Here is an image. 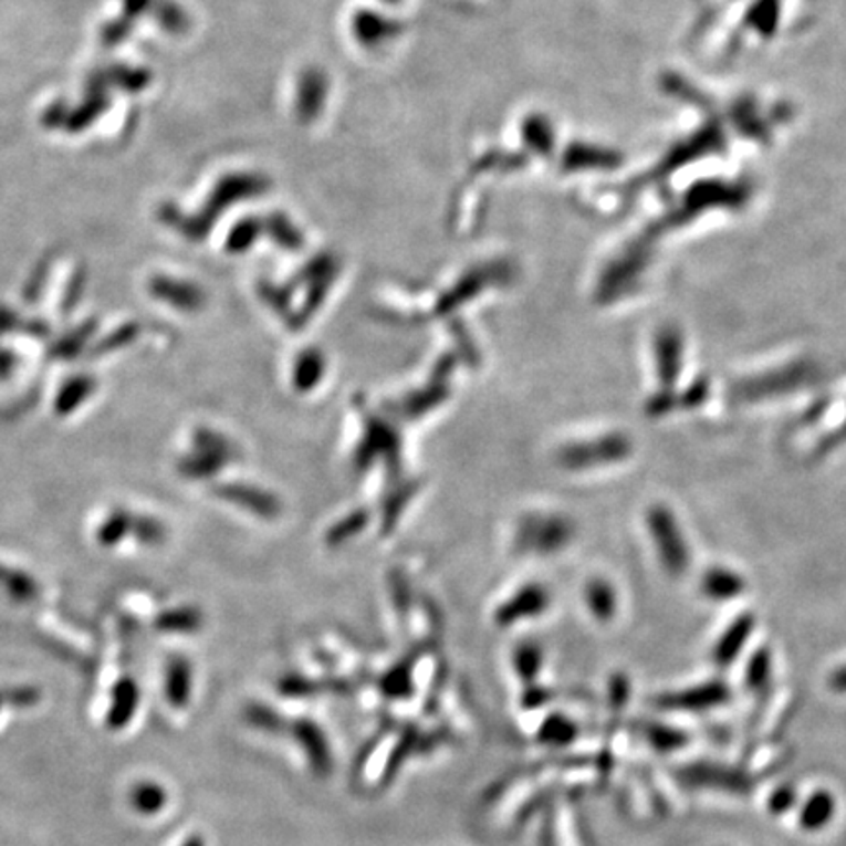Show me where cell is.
<instances>
[{"label": "cell", "instance_id": "cell-1", "mask_svg": "<svg viewBox=\"0 0 846 846\" xmlns=\"http://www.w3.org/2000/svg\"><path fill=\"white\" fill-rule=\"evenodd\" d=\"M269 180L257 173H230L218 180L215 190L206 200V206L197 216H187L180 212L175 205H163L159 208V220L169 228L179 230L187 240H205L206 233L212 230L216 218L222 216L228 208L246 200V198L259 197L265 192Z\"/></svg>", "mask_w": 846, "mask_h": 846}, {"label": "cell", "instance_id": "cell-2", "mask_svg": "<svg viewBox=\"0 0 846 846\" xmlns=\"http://www.w3.org/2000/svg\"><path fill=\"white\" fill-rule=\"evenodd\" d=\"M817 378V367L810 361H795L784 367L772 368L752 378L739 380L733 388V396L739 403H761L766 398H776L792 394L804 386L812 385Z\"/></svg>", "mask_w": 846, "mask_h": 846}, {"label": "cell", "instance_id": "cell-3", "mask_svg": "<svg viewBox=\"0 0 846 846\" xmlns=\"http://www.w3.org/2000/svg\"><path fill=\"white\" fill-rule=\"evenodd\" d=\"M680 786L688 790H710L729 795H749L756 787L751 772L721 762H688L675 772Z\"/></svg>", "mask_w": 846, "mask_h": 846}, {"label": "cell", "instance_id": "cell-4", "mask_svg": "<svg viewBox=\"0 0 846 846\" xmlns=\"http://www.w3.org/2000/svg\"><path fill=\"white\" fill-rule=\"evenodd\" d=\"M649 531L650 537L655 541L658 556H660V563L668 573L675 574V576L686 573L688 564H690V551L686 545L682 530L676 522L675 513L665 505L650 508Z\"/></svg>", "mask_w": 846, "mask_h": 846}, {"label": "cell", "instance_id": "cell-5", "mask_svg": "<svg viewBox=\"0 0 846 846\" xmlns=\"http://www.w3.org/2000/svg\"><path fill=\"white\" fill-rule=\"evenodd\" d=\"M733 698L731 686L725 680H708L701 685L682 688L676 692H665L652 700V706L660 711L678 713H706L718 710Z\"/></svg>", "mask_w": 846, "mask_h": 846}, {"label": "cell", "instance_id": "cell-6", "mask_svg": "<svg viewBox=\"0 0 846 846\" xmlns=\"http://www.w3.org/2000/svg\"><path fill=\"white\" fill-rule=\"evenodd\" d=\"M633 445L624 434H609L588 443H576L564 447L558 459L568 469H588L594 464L624 461L631 453Z\"/></svg>", "mask_w": 846, "mask_h": 846}, {"label": "cell", "instance_id": "cell-7", "mask_svg": "<svg viewBox=\"0 0 846 846\" xmlns=\"http://www.w3.org/2000/svg\"><path fill=\"white\" fill-rule=\"evenodd\" d=\"M195 445H197V453L180 462V472L190 479L212 477L233 457L231 445L222 436H218L210 429L197 431Z\"/></svg>", "mask_w": 846, "mask_h": 846}, {"label": "cell", "instance_id": "cell-8", "mask_svg": "<svg viewBox=\"0 0 846 846\" xmlns=\"http://www.w3.org/2000/svg\"><path fill=\"white\" fill-rule=\"evenodd\" d=\"M573 537V525L568 520L551 515V518H530L522 523L518 533V545L525 551L537 553H555L564 547Z\"/></svg>", "mask_w": 846, "mask_h": 846}, {"label": "cell", "instance_id": "cell-9", "mask_svg": "<svg viewBox=\"0 0 846 846\" xmlns=\"http://www.w3.org/2000/svg\"><path fill=\"white\" fill-rule=\"evenodd\" d=\"M685 361V340L675 325H665L655 337V363H657L660 390L672 393L682 373Z\"/></svg>", "mask_w": 846, "mask_h": 846}, {"label": "cell", "instance_id": "cell-10", "mask_svg": "<svg viewBox=\"0 0 846 846\" xmlns=\"http://www.w3.org/2000/svg\"><path fill=\"white\" fill-rule=\"evenodd\" d=\"M327 88H330V83H327L324 71L310 67L300 73L299 83H296V98H294V108H296L300 121H316L324 111Z\"/></svg>", "mask_w": 846, "mask_h": 846}, {"label": "cell", "instance_id": "cell-11", "mask_svg": "<svg viewBox=\"0 0 846 846\" xmlns=\"http://www.w3.org/2000/svg\"><path fill=\"white\" fill-rule=\"evenodd\" d=\"M754 627H756V617L752 614H741L727 625L725 631L719 635L718 641L711 649L713 665L718 668L731 667L737 658L741 657V652L754 633Z\"/></svg>", "mask_w": 846, "mask_h": 846}, {"label": "cell", "instance_id": "cell-12", "mask_svg": "<svg viewBox=\"0 0 846 846\" xmlns=\"http://www.w3.org/2000/svg\"><path fill=\"white\" fill-rule=\"evenodd\" d=\"M351 30L363 48H378L400 34L403 27L376 10L363 9L353 14Z\"/></svg>", "mask_w": 846, "mask_h": 846}, {"label": "cell", "instance_id": "cell-13", "mask_svg": "<svg viewBox=\"0 0 846 846\" xmlns=\"http://www.w3.org/2000/svg\"><path fill=\"white\" fill-rule=\"evenodd\" d=\"M292 735L296 743L306 752L312 770L317 776H327L332 772V751L325 739L324 731L310 719H299L292 725Z\"/></svg>", "mask_w": 846, "mask_h": 846}, {"label": "cell", "instance_id": "cell-14", "mask_svg": "<svg viewBox=\"0 0 846 846\" xmlns=\"http://www.w3.org/2000/svg\"><path fill=\"white\" fill-rule=\"evenodd\" d=\"M837 795L831 790L819 787L805 797L797 810V825L805 833H821L827 829L837 817Z\"/></svg>", "mask_w": 846, "mask_h": 846}, {"label": "cell", "instance_id": "cell-15", "mask_svg": "<svg viewBox=\"0 0 846 846\" xmlns=\"http://www.w3.org/2000/svg\"><path fill=\"white\" fill-rule=\"evenodd\" d=\"M547 606L549 596L545 588L539 584H530L498 609L497 622L500 625H512L520 619H525V617L543 614Z\"/></svg>", "mask_w": 846, "mask_h": 846}, {"label": "cell", "instance_id": "cell-16", "mask_svg": "<svg viewBox=\"0 0 846 846\" xmlns=\"http://www.w3.org/2000/svg\"><path fill=\"white\" fill-rule=\"evenodd\" d=\"M149 291L155 299L163 300L171 304L175 309L198 310L205 304V294L198 289L197 284L190 282L177 281L171 276H154L149 281Z\"/></svg>", "mask_w": 846, "mask_h": 846}, {"label": "cell", "instance_id": "cell-17", "mask_svg": "<svg viewBox=\"0 0 846 846\" xmlns=\"http://www.w3.org/2000/svg\"><path fill=\"white\" fill-rule=\"evenodd\" d=\"M700 588L706 598L713 602H731L746 591V582L741 574L729 571L725 566H711L710 571H706L701 576Z\"/></svg>", "mask_w": 846, "mask_h": 846}, {"label": "cell", "instance_id": "cell-18", "mask_svg": "<svg viewBox=\"0 0 846 846\" xmlns=\"http://www.w3.org/2000/svg\"><path fill=\"white\" fill-rule=\"evenodd\" d=\"M190 693H192V667L188 658L175 655L169 658L165 668V696L171 703V708L182 710L190 701Z\"/></svg>", "mask_w": 846, "mask_h": 846}, {"label": "cell", "instance_id": "cell-19", "mask_svg": "<svg viewBox=\"0 0 846 846\" xmlns=\"http://www.w3.org/2000/svg\"><path fill=\"white\" fill-rule=\"evenodd\" d=\"M218 494L230 500L231 504L241 505L249 512L263 515V518H273L281 512V505L276 502V498L271 497L269 492H263V490H257V488L243 487V484H226V487L218 488Z\"/></svg>", "mask_w": 846, "mask_h": 846}, {"label": "cell", "instance_id": "cell-20", "mask_svg": "<svg viewBox=\"0 0 846 846\" xmlns=\"http://www.w3.org/2000/svg\"><path fill=\"white\" fill-rule=\"evenodd\" d=\"M137 703H139V688L132 678H124L112 690L111 710L106 716L108 729L118 731L122 727L128 725L129 719L136 713Z\"/></svg>", "mask_w": 846, "mask_h": 846}, {"label": "cell", "instance_id": "cell-21", "mask_svg": "<svg viewBox=\"0 0 846 846\" xmlns=\"http://www.w3.org/2000/svg\"><path fill=\"white\" fill-rule=\"evenodd\" d=\"M111 108V94L108 91H98V93H85V101L79 104L77 108L69 112L67 122H65V132L69 134H79L91 128L94 122L103 118L106 111Z\"/></svg>", "mask_w": 846, "mask_h": 846}, {"label": "cell", "instance_id": "cell-22", "mask_svg": "<svg viewBox=\"0 0 846 846\" xmlns=\"http://www.w3.org/2000/svg\"><path fill=\"white\" fill-rule=\"evenodd\" d=\"M772 675H774L772 650L769 647L754 650L744 667L743 682L746 692L756 693V696L769 692Z\"/></svg>", "mask_w": 846, "mask_h": 846}, {"label": "cell", "instance_id": "cell-23", "mask_svg": "<svg viewBox=\"0 0 846 846\" xmlns=\"http://www.w3.org/2000/svg\"><path fill=\"white\" fill-rule=\"evenodd\" d=\"M586 604L591 607L592 616L598 622H609L616 617L617 592L607 581H592L586 586Z\"/></svg>", "mask_w": 846, "mask_h": 846}, {"label": "cell", "instance_id": "cell-24", "mask_svg": "<svg viewBox=\"0 0 846 846\" xmlns=\"http://www.w3.org/2000/svg\"><path fill=\"white\" fill-rule=\"evenodd\" d=\"M523 142L525 146L533 149L535 154L547 155L555 147V132L551 122L541 116V114H531L523 121L522 128Z\"/></svg>", "mask_w": 846, "mask_h": 846}, {"label": "cell", "instance_id": "cell-25", "mask_svg": "<svg viewBox=\"0 0 846 846\" xmlns=\"http://www.w3.org/2000/svg\"><path fill=\"white\" fill-rule=\"evenodd\" d=\"M643 737L647 739V743L657 752L668 754V752L680 751L685 749L690 737L685 733L682 729H676V727L662 725V723H645L643 725Z\"/></svg>", "mask_w": 846, "mask_h": 846}, {"label": "cell", "instance_id": "cell-26", "mask_svg": "<svg viewBox=\"0 0 846 846\" xmlns=\"http://www.w3.org/2000/svg\"><path fill=\"white\" fill-rule=\"evenodd\" d=\"M108 86H116L126 93H142L147 86L152 85V73L144 67H129L114 63L111 67H104Z\"/></svg>", "mask_w": 846, "mask_h": 846}, {"label": "cell", "instance_id": "cell-27", "mask_svg": "<svg viewBox=\"0 0 846 846\" xmlns=\"http://www.w3.org/2000/svg\"><path fill=\"white\" fill-rule=\"evenodd\" d=\"M155 22L171 35H185L190 30V17L187 10L180 7L175 0H155L152 9Z\"/></svg>", "mask_w": 846, "mask_h": 846}, {"label": "cell", "instance_id": "cell-28", "mask_svg": "<svg viewBox=\"0 0 846 846\" xmlns=\"http://www.w3.org/2000/svg\"><path fill=\"white\" fill-rule=\"evenodd\" d=\"M129 804L142 815H155L167 804V792L155 782H139L129 792Z\"/></svg>", "mask_w": 846, "mask_h": 846}, {"label": "cell", "instance_id": "cell-29", "mask_svg": "<svg viewBox=\"0 0 846 846\" xmlns=\"http://www.w3.org/2000/svg\"><path fill=\"white\" fill-rule=\"evenodd\" d=\"M94 388H96V383L91 376H77V378L69 380L67 385L61 388L60 396L55 400V411L60 416H67L71 411L77 410L79 406L93 394Z\"/></svg>", "mask_w": 846, "mask_h": 846}, {"label": "cell", "instance_id": "cell-30", "mask_svg": "<svg viewBox=\"0 0 846 846\" xmlns=\"http://www.w3.org/2000/svg\"><path fill=\"white\" fill-rule=\"evenodd\" d=\"M205 617L195 607H177L157 617V629L163 633H195L202 627Z\"/></svg>", "mask_w": 846, "mask_h": 846}, {"label": "cell", "instance_id": "cell-31", "mask_svg": "<svg viewBox=\"0 0 846 846\" xmlns=\"http://www.w3.org/2000/svg\"><path fill=\"white\" fill-rule=\"evenodd\" d=\"M543 665V650L537 643L525 641L513 650V668L525 685L535 682Z\"/></svg>", "mask_w": 846, "mask_h": 846}, {"label": "cell", "instance_id": "cell-32", "mask_svg": "<svg viewBox=\"0 0 846 846\" xmlns=\"http://www.w3.org/2000/svg\"><path fill=\"white\" fill-rule=\"evenodd\" d=\"M0 586L18 602H32L38 598V592H40L34 578L2 564H0Z\"/></svg>", "mask_w": 846, "mask_h": 846}, {"label": "cell", "instance_id": "cell-33", "mask_svg": "<svg viewBox=\"0 0 846 846\" xmlns=\"http://www.w3.org/2000/svg\"><path fill=\"white\" fill-rule=\"evenodd\" d=\"M578 737V727L564 716H551L539 729V741L553 746H566Z\"/></svg>", "mask_w": 846, "mask_h": 846}, {"label": "cell", "instance_id": "cell-34", "mask_svg": "<svg viewBox=\"0 0 846 846\" xmlns=\"http://www.w3.org/2000/svg\"><path fill=\"white\" fill-rule=\"evenodd\" d=\"M324 375V357L320 351H306L300 355L299 363L294 367V385L300 390H309L320 383Z\"/></svg>", "mask_w": 846, "mask_h": 846}, {"label": "cell", "instance_id": "cell-35", "mask_svg": "<svg viewBox=\"0 0 846 846\" xmlns=\"http://www.w3.org/2000/svg\"><path fill=\"white\" fill-rule=\"evenodd\" d=\"M263 228H265V226L259 222L257 218H246V220H241L238 226L231 228L226 248H228L230 253H243L246 249L251 248V246L255 243L257 238L261 236Z\"/></svg>", "mask_w": 846, "mask_h": 846}, {"label": "cell", "instance_id": "cell-36", "mask_svg": "<svg viewBox=\"0 0 846 846\" xmlns=\"http://www.w3.org/2000/svg\"><path fill=\"white\" fill-rule=\"evenodd\" d=\"M134 528V520L128 512L124 510H116L108 515V520L101 525L98 530V543L112 547L116 543H121L122 539L128 535V531Z\"/></svg>", "mask_w": 846, "mask_h": 846}, {"label": "cell", "instance_id": "cell-37", "mask_svg": "<svg viewBox=\"0 0 846 846\" xmlns=\"http://www.w3.org/2000/svg\"><path fill=\"white\" fill-rule=\"evenodd\" d=\"M243 716H246L249 725L257 727L267 733H281L282 729L286 727L284 719L263 703H249L248 708L243 710Z\"/></svg>", "mask_w": 846, "mask_h": 846}, {"label": "cell", "instance_id": "cell-38", "mask_svg": "<svg viewBox=\"0 0 846 846\" xmlns=\"http://www.w3.org/2000/svg\"><path fill=\"white\" fill-rule=\"evenodd\" d=\"M609 163H612L609 155L591 146L568 147L563 159L566 169H584V167H594V165L598 167V165H609Z\"/></svg>", "mask_w": 846, "mask_h": 846}, {"label": "cell", "instance_id": "cell-39", "mask_svg": "<svg viewBox=\"0 0 846 846\" xmlns=\"http://www.w3.org/2000/svg\"><path fill=\"white\" fill-rule=\"evenodd\" d=\"M418 729H416V727H410V729L404 733L403 739L398 741L396 749H394L393 754H390V759H388V764H386L385 770V779H383L385 784L396 776V772L400 770V766L406 762V759L410 756L411 751H416V743H418Z\"/></svg>", "mask_w": 846, "mask_h": 846}, {"label": "cell", "instance_id": "cell-40", "mask_svg": "<svg viewBox=\"0 0 846 846\" xmlns=\"http://www.w3.org/2000/svg\"><path fill=\"white\" fill-rule=\"evenodd\" d=\"M265 228L271 233V238L282 248L296 249L302 246V233L289 222L286 216H271L267 220Z\"/></svg>", "mask_w": 846, "mask_h": 846}, {"label": "cell", "instance_id": "cell-41", "mask_svg": "<svg viewBox=\"0 0 846 846\" xmlns=\"http://www.w3.org/2000/svg\"><path fill=\"white\" fill-rule=\"evenodd\" d=\"M380 688H383V693H386L388 698H394V700L406 698L411 690L410 665H408V662H403V665H398L394 670H390V672L383 678Z\"/></svg>", "mask_w": 846, "mask_h": 846}, {"label": "cell", "instance_id": "cell-42", "mask_svg": "<svg viewBox=\"0 0 846 846\" xmlns=\"http://www.w3.org/2000/svg\"><path fill=\"white\" fill-rule=\"evenodd\" d=\"M800 804V792L794 784H780L779 787L772 790V794L766 800V810H769L774 817H782L787 812H792L795 805Z\"/></svg>", "mask_w": 846, "mask_h": 846}, {"label": "cell", "instance_id": "cell-43", "mask_svg": "<svg viewBox=\"0 0 846 846\" xmlns=\"http://www.w3.org/2000/svg\"><path fill=\"white\" fill-rule=\"evenodd\" d=\"M134 22H136V20L124 17V14L114 18L111 22H106L103 30H101V42H103L104 48L111 50V48H116V45H121L122 42H126L129 34H132V30H134Z\"/></svg>", "mask_w": 846, "mask_h": 846}, {"label": "cell", "instance_id": "cell-44", "mask_svg": "<svg viewBox=\"0 0 846 846\" xmlns=\"http://www.w3.org/2000/svg\"><path fill=\"white\" fill-rule=\"evenodd\" d=\"M487 279L488 269L487 271H474V273H470L469 276H464L461 284L447 296V306H459L462 300H467L469 296H472V294H477V292L482 289V284H484Z\"/></svg>", "mask_w": 846, "mask_h": 846}, {"label": "cell", "instance_id": "cell-45", "mask_svg": "<svg viewBox=\"0 0 846 846\" xmlns=\"http://www.w3.org/2000/svg\"><path fill=\"white\" fill-rule=\"evenodd\" d=\"M2 692V700L4 706L10 708H18V710H27L32 708L38 701L42 700V692L38 688L32 686H20V688H9V690H0Z\"/></svg>", "mask_w": 846, "mask_h": 846}, {"label": "cell", "instance_id": "cell-46", "mask_svg": "<svg viewBox=\"0 0 846 846\" xmlns=\"http://www.w3.org/2000/svg\"><path fill=\"white\" fill-rule=\"evenodd\" d=\"M631 698V680L624 672H617L609 680V708L622 711Z\"/></svg>", "mask_w": 846, "mask_h": 846}, {"label": "cell", "instance_id": "cell-47", "mask_svg": "<svg viewBox=\"0 0 846 846\" xmlns=\"http://www.w3.org/2000/svg\"><path fill=\"white\" fill-rule=\"evenodd\" d=\"M710 396V380L708 378H696L692 386H688L685 393L680 394V398H676V404H680L682 408H696L700 404L706 403Z\"/></svg>", "mask_w": 846, "mask_h": 846}, {"label": "cell", "instance_id": "cell-48", "mask_svg": "<svg viewBox=\"0 0 846 846\" xmlns=\"http://www.w3.org/2000/svg\"><path fill=\"white\" fill-rule=\"evenodd\" d=\"M132 531L136 533V537L139 539L142 543H147V545L161 543L163 539H165V528H163L161 523L157 522V520H152V518L134 520V528H132Z\"/></svg>", "mask_w": 846, "mask_h": 846}, {"label": "cell", "instance_id": "cell-49", "mask_svg": "<svg viewBox=\"0 0 846 846\" xmlns=\"http://www.w3.org/2000/svg\"><path fill=\"white\" fill-rule=\"evenodd\" d=\"M91 332H93V324H86L85 327L77 330L75 334L67 335L65 340H61V342L55 345V351H53V353H55L58 357H73L77 351L83 349V345H85L86 340H88Z\"/></svg>", "mask_w": 846, "mask_h": 846}, {"label": "cell", "instance_id": "cell-50", "mask_svg": "<svg viewBox=\"0 0 846 846\" xmlns=\"http://www.w3.org/2000/svg\"><path fill=\"white\" fill-rule=\"evenodd\" d=\"M69 112H71V108H69L65 101H55V103L50 104V106H48V108H45L42 114L43 128H65V122H67Z\"/></svg>", "mask_w": 846, "mask_h": 846}, {"label": "cell", "instance_id": "cell-51", "mask_svg": "<svg viewBox=\"0 0 846 846\" xmlns=\"http://www.w3.org/2000/svg\"><path fill=\"white\" fill-rule=\"evenodd\" d=\"M314 688L316 686L312 685L306 678H302V676H284L281 682H279V692L284 693V696H292V698L310 696V693L316 692Z\"/></svg>", "mask_w": 846, "mask_h": 846}, {"label": "cell", "instance_id": "cell-52", "mask_svg": "<svg viewBox=\"0 0 846 846\" xmlns=\"http://www.w3.org/2000/svg\"><path fill=\"white\" fill-rule=\"evenodd\" d=\"M136 325H124L118 332H114V334L108 335L106 340H103L101 347H96L94 353H96V355H104V353H108V351H116L118 347H122V345L132 342V340L136 337Z\"/></svg>", "mask_w": 846, "mask_h": 846}, {"label": "cell", "instance_id": "cell-53", "mask_svg": "<svg viewBox=\"0 0 846 846\" xmlns=\"http://www.w3.org/2000/svg\"><path fill=\"white\" fill-rule=\"evenodd\" d=\"M154 4L155 0H122V14L132 18V20H137L144 14H152Z\"/></svg>", "mask_w": 846, "mask_h": 846}, {"label": "cell", "instance_id": "cell-54", "mask_svg": "<svg viewBox=\"0 0 846 846\" xmlns=\"http://www.w3.org/2000/svg\"><path fill=\"white\" fill-rule=\"evenodd\" d=\"M365 522H367V515H365V513H357V515H353V518H349L347 522L342 523V525H337V528H335L334 535H332V541L337 543V541H343V539L349 537V535H353V531H357L359 528H363Z\"/></svg>", "mask_w": 846, "mask_h": 846}, {"label": "cell", "instance_id": "cell-55", "mask_svg": "<svg viewBox=\"0 0 846 846\" xmlns=\"http://www.w3.org/2000/svg\"><path fill=\"white\" fill-rule=\"evenodd\" d=\"M846 441V418L845 421H843V426L840 428L835 429L831 436L825 437L823 441H821L819 447H817V453L825 455L829 453V451H833L835 447H838L840 443H845Z\"/></svg>", "mask_w": 846, "mask_h": 846}, {"label": "cell", "instance_id": "cell-56", "mask_svg": "<svg viewBox=\"0 0 846 846\" xmlns=\"http://www.w3.org/2000/svg\"><path fill=\"white\" fill-rule=\"evenodd\" d=\"M827 686H829L831 692L843 693V696H846V662L845 665H840V667L831 670L829 678H827Z\"/></svg>", "mask_w": 846, "mask_h": 846}, {"label": "cell", "instance_id": "cell-57", "mask_svg": "<svg viewBox=\"0 0 846 846\" xmlns=\"http://www.w3.org/2000/svg\"><path fill=\"white\" fill-rule=\"evenodd\" d=\"M549 698H551V693L545 692V690H539V688H533V690H530V692L523 696V706H525L528 710H535V708H541Z\"/></svg>", "mask_w": 846, "mask_h": 846}, {"label": "cell", "instance_id": "cell-58", "mask_svg": "<svg viewBox=\"0 0 846 846\" xmlns=\"http://www.w3.org/2000/svg\"><path fill=\"white\" fill-rule=\"evenodd\" d=\"M12 367H14V357L10 353H0V375H9Z\"/></svg>", "mask_w": 846, "mask_h": 846}, {"label": "cell", "instance_id": "cell-59", "mask_svg": "<svg viewBox=\"0 0 846 846\" xmlns=\"http://www.w3.org/2000/svg\"><path fill=\"white\" fill-rule=\"evenodd\" d=\"M182 846H206V840L200 837V835H192V837L185 840V845Z\"/></svg>", "mask_w": 846, "mask_h": 846}, {"label": "cell", "instance_id": "cell-60", "mask_svg": "<svg viewBox=\"0 0 846 846\" xmlns=\"http://www.w3.org/2000/svg\"><path fill=\"white\" fill-rule=\"evenodd\" d=\"M385 2H388V4H398L400 0H385Z\"/></svg>", "mask_w": 846, "mask_h": 846}, {"label": "cell", "instance_id": "cell-61", "mask_svg": "<svg viewBox=\"0 0 846 846\" xmlns=\"http://www.w3.org/2000/svg\"><path fill=\"white\" fill-rule=\"evenodd\" d=\"M2 706H4V700H2V692H0V710H2Z\"/></svg>", "mask_w": 846, "mask_h": 846}]
</instances>
